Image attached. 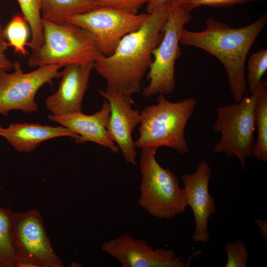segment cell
<instances>
[{
	"instance_id": "cell-16",
	"label": "cell",
	"mask_w": 267,
	"mask_h": 267,
	"mask_svg": "<svg viewBox=\"0 0 267 267\" xmlns=\"http://www.w3.org/2000/svg\"><path fill=\"white\" fill-rule=\"evenodd\" d=\"M0 135L20 152H31L41 143L50 139L69 136L76 141L80 137L77 134L62 126L53 127L32 123L11 124L1 129Z\"/></svg>"
},
{
	"instance_id": "cell-1",
	"label": "cell",
	"mask_w": 267,
	"mask_h": 267,
	"mask_svg": "<svg viewBox=\"0 0 267 267\" xmlns=\"http://www.w3.org/2000/svg\"><path fill=\"white\" fill-rule=\"evenodd\" d=\"M169 7L167 2L149 13L137 30L124 36L113 53L94 62V69L113 88L128 95L138 93L152 61V51L163 35Z\"/></svg>"
},
{
	"instance_id": "cell-21",
	"label": "cell",
	"mask_w": 267,
	"mask_h": 267,
	"mask_svg": "<svg viewBox=\"0 0 267 267\" xmlns=\"http://www.w3.org/2000/svg\"><path fill=\"white\" fill-rule=\"evenodd\" d=\"M12 214L10 209L0 206V267H15L11 235Z\"/></svg>"
},
{
	"instance_id": "cell-27",
	"label": "cell",
	"mask_w": 267,
	"mask_h": 267,
	"mask_svg": "<svg viewBox=\"0 0 267 267\" xmlns=\"http://www.w3.org/2000/svg\"><path fill=\"white\" fill-rule=\"evenodd\" d=\"M167 0H150L146 4V10L148 13L152 12L160 5L165 3Z\"/></svg>"
},
{
	"instance_id": "cell-19",
	"label": "cell",
	"mask_w": 267,
	"mask_h": 267,
	"mask_svg": "<svg viewBox=\"0 0 267 267\" xmlns=\"http://www.w3.org/2000/svg\"><path fill=\"white\" fill-rule=\"evenodd\" d=\"M21 14L27 22L31 32L28 44L31 50L39 48L44 42V31L41 16L42 0H16Z\"/></svg>"
},
{
	"instance_id": "cell-6",
	"label": "cell",
	"mask_w": 267,
	"mask_h": 267,
	"mask_svg": "<svg viewBox=\"0 0 267 267\" xmlns=\"http://www.w3.org/2000/svg\"><path fill=\"white\" fill-rule=\"evenodd\" d=\"M258 89L240 102L218 107L213 131L221 134L214 146V153L223 152L227 157L235 155L245 167L246 159L252 155L255 143L254 106Z\"/></svg>"
},
{
	"instance_id": "cell-28",
	"label": "cell",
	"mask_w": 267,
	"mask_h": 267,
	"mask_svg": "<svg viewBox=\"0 0 267 267\" xmlns=\"http://www.w3.org/2000/svg\"><path fill=\"white\" fill-rule=\"evenodd\" d=\"M259 226L260 229L261 230V234H262L264 240L267 243V221L263 220H257L255 222Z\"/></svg>"
},
{
	"instance_id": "cell-2",
	"label": "cell",
	"mask_w": 267,
	"mask_h": 267,
	"mask_svg": "<svg viewBox=\"0 0 267 267\" xmlns=\"http://www.w3.org/2000/svg\"><path fill=\"white\" fill-rule=\"evenodd\" d=\"M264 14L250 25L232 28L213 18L206 20V27L199 32L182 30L180 44L202 49L216 57L226 70L229 87L235 103L247 92L245 66L248 52L265 27Z\"/></svg>"
},
{
	"instance_id": "cell-3",
	"label": "cell",
	"mask_w": 267,
	"mask_h": 267,
	"mask_svg": "<svg viewBox=\"0 0 267 267\" xmlns=\"http://www.w3.org/2000/svg\"><path fill=\"white\" fill-rule=\"evenodd\" d=\"M157 103L145 107L140 113L139 136L134 142L139 148L166 146L184 154L189 148L185 139L187 123L193 114L196 100L189 97L181 101H169L159 94Z\"/></svg>"
},
{
	"instance_id": "cell-9",
	"label": "cell",
	"mask_w": 267,
	"mask_h": 267,
	"mask_svg": "<svg viewBox=\"0 0 267 267\" xmlns=\"http://www.w3.org/2000/svg\"><path fill=\"white\" fill-rule=\"evenodd\" d=\"M14 72L0 70V114L7 115L12 110L31 113L38 110L35 100L39 89L44 84L61 77L60 65H48L24 73L20 63L13 62Z\"/></svg>"
},
{
	"instance_id": "cell-23",
	"label": "cell",
	"mask_w": 267,
	"mask_h": 267,
	"mask_svg": "<svg viewBox=\"0 0 267 267\" xmlns=\"http://www.w3.org/2000/svg\"><path fill=\"white\" fill-rule=\"evenodd\" d=\"M266 0H167L170 6H179L191 11L193 9L202 6L210 7H229L247 2Z\"/></svg>"
},
{
	"instance_id": "cell-7",
	"label": "cell",
	"mask_w": 267,
	"mask_h": 267,
	"mask_svg": "<svg viewBox=\"0 0 267 267\" xmlns=\"http://www.w3.org/2000/svg\"><path fill=\"white\" fill-rule=\"evenodd\" d=\"M169 7L163 37L152 51L153 59L147 75L149 84L142 91L146 98L161 93L170 94L176 88L175 66L181 54L180 37L184 25L190 20L191 11L179 6Z\"/></svg>"
},
{
	"instance_id": "cell-14",
	"label": "cell",
	"mask_w": 267,
	"mask_h": 267,
	"mask_svg": "<svg viewBox=\"0 0 267 267\" xmlns=\"http://www.w3.org/2000/svg\"><path fill=\"white\" fill-rule=\"evenodd\" d=\"M58 89L45 100L51 114L61 116L82 112L83 99L87 89L94 62L64 66Z\"/></svg>"
},
{
	"instance_id": "cell-10",
	"label": "cell",
	"mask_w": 267,
	"mask_h": 267,
	"mask_svg": "<svg viewBox=\"0 0 267 267\" xmlns=\"http://www.w3.org/2000/svg\"><path fill=\"white\" fill-rule=\"evenodd\" d=\"M149 13H131L108 7L97 6L87 12L73 15L67 21L89 31L104 56L114 51L121 39L139 29Z\"/></svg>"
},
{
	"instance_id": "cell-13",
	"label": "cell",
	"mask_w": 267,
	"mask_h": 267,
	"mask_svg": "<svg viewBox=\"0 0 267 267\" xmlns=\"http://www.w3.org/2000/svg\"><path fill=\"white\" fill-rule=\"evenodd\" d=\"M211 175L210 166L203 160L194 173L184 174L181 177L187 206L190 207L194 215L195 229L192 239L195 242H206L210 238L209 220L216 211L215 202L209 192Z\"/></svg>"
},
{
	"instance_id": "cell-20",
	"label": "cell",
	"mask_w": 267,
	"mask_h": 267,
	"mask_svg": "<svg viewBox=\"0 0 267 267\" xmlns=\"http://www.w3.org/2000/svg\"><path fill=\"white\" fill-rule=\"evenodd\" d=\"M30 29L21 13L12 16L3 31L9 46L14 48L15 52L23 56L29 55L26 48L28 45Z\"/></svg>"
},
{
	"instance_id": "cell-5",
	"label": "cell",
	"mask_w": 267,
	"mask_h": 267,
	"mask_svg": "<svg viewBox=\"0 0 267 267\" xmlns=\"http://www.w3.org/2000/svg\"><path fill=\"white\" fill-rule=\"evenodd\" d=\"M157 149L155 147L142 149L138 202L152 216L170 220L183 213L188 206L185 193L180 187L178 178L157 161Z\"/></svg>"
},
{
	"instance_id": "cell-18",
	"label": "cell",
	"mask_w": 267,
	"mask_h": 267,
	"mask_svg": "<svg viewBox=\"0 0 267 267\" xmlns=\"http://www.w3.org/2000/svg\"><path fill=\"white\" fill-rule=\"evenodd\" d=\"M254 122L258 131L252 155L260 161H267V81H263L258 89L254 106Z\"/></svg>"
},
{
	"instance_id": "cell-26",
	"label": "cell",
	"mask_w": 267,
	"mask_h": 267,
	"mask_svg": "<svg viewBox=\"0 0 267 267\" xmlns=\"http://www.w3.org/2000/svg\"><path fill=\"white\" fill-rule=\"evenodd\" d=\"M9 47L4 35L3 28L0 25V70L9 71L13 68V62L8 59L5 51Z\"/></svg>"
},
{
	"instance_id": "cell-12",
	"label": "cell",
	"mask_w": 267,
	"mask_h": 267,
	"mask_svg": "<svg viewBox=\"0 0 267 267\" xmlns=\"http://www.w3.org/2000/svg\"><path fill=\"white\" fill-rule=\"evenodd\" d=\"M99 93L109 102L110 114L107 131L111 140L116 143L123 158L129 164L136 165V151L132 133L140 123V114L132 106L134 102L131 96L125 94L116 89L106 87Z\"/></svg>"
},
{
	"instance_id": "cell-25",
	"label": "cell",
	"mask_w": 267,
	"mask_h": 267,
	"mask_svg": "<svg viewBox=\"0 0 267 267\" xmlns=\"http://www.w3.org/2000/svg\"><path fill=\"white\" fill-rule=\"evenodd\" d=\"M97 6L108 7L131 13H137L139 8L150 0H91Z\"/></svg>"
},
{
	"instance_id": "cell-17",
	"label": "cell",
	"mask_w": 267,
	"mask_h": 267,
	"mask_svg": "<svg viewBox=\"0 0 267 267\" xmlns=\"http://www.w3.org/2000/svg\"><path fill=\"white\" fill-rule=\"evenodd\" d=\"M97 6L91 0H42L41 16L42 19L62 23L70 16L87 12Z\"/></svg>"
},
{
	"instance_id": "cell-11",
	"label": "cell",
	"mask_w": 267,
	"mask_h": 267,
	"mask_svg": "<svg viewBox=\"0 0 267 267\" xmlns=\"http://www.w3.org/2000/svg\"><path fill=\"white\" fill-rule=\"evenodd\" d=\"M101 250L123 267H184L182 259L170 249H154L144 240L125 233L103 242Z\"/></svg>"
},
{
	"instance_id": "cell-24",
	"label": "cell",
	"mask_w": 267,
	"mask_h": 267,
	"mask_svg": "<svg viewBox=\"0 0 267 267\" xmlns=\"http://www.w3.org/2000/svg\"><path fill=\"white\" fill-rule=\"evenodd\" d=\"M224 249L227 257L226 267H247L248 253L242 241H227Z\"/></svg>"
},
{
	"instance_id": "cell-4",
	"label": "cell",
	"mask_w": 267,
	"mask_h": 267,
	"mask_svg": "<svg viewBox=\"0 0 267 267\" xmlns=\"http://www.w3.org/2000/svg\"><path fill=\"white\" fill-rule=\"evenodd\" d=\"M42 21L44 42L39 48L32 51L28 59L30 67L86 64L104 55L94 36L88 30L68 21L55 23Z\"/></svg>"
},
{
	"instance_id": "cell-15",
	"label": "cell",
	"mask_w": 267,
	"mask_h": 267,
	"mask_svg": "<svg viewBox=\"0 0 267 267\" xmlns=\"http://www.w3.org/2000/svg\"><path fill=\"white\" fill-rule=\"evenodd\" d=\"M110 114V107L107 101H104L101 109L91 115L81 112L55 116H48L49 120L66 127L79 136L76 141L79 143L91 142L109 148L117 153L119 148L110 138L107 126Z\"/></svg>"
},
{
	"instance_id": "cell-29",
	"label": "cell",
	"mask_w": 267,
	"mask_h": 267,
	"mask_svg": "<svg viewBox=\"0 0 267 267\" xmlns=\"http://www.w3.org/2000/svg\"><path fill=\"white\" fill-rule=\"evenodd\" d=\"M2 128V127L0 126V136H1V135H0V132H1V130ZM0 188H1V187L0 186Z\"/></svg>"
},
{
	"instance_id": "cell-8",
	"label": "cell",
	"mask_w": 267,
	"mask_h": 267,
	"mask_svg": "<svg viewBox=\"0 0 267 267\" xmlns=\"http://www.w3.org/2000/svg\"><path fill=\"white\" fill-rule=\"evenodd\" d=\"M11 235L15 267L64 266L52 247L38 210L13 213Z\"/></svg>"
},
{
	"instance_id": "cell-22",
	"label": "cell",
	"mask_w": 267,
	"mask_h": 267,
	"mask_svg": "<svg viewBox=\"0 0 267 267\" xmlns=\"http://www.w3.org/2000/svg\"><path fill=\"white\" fill-rule=\"evenodd\" d=\"M267 70V50L261 49L252 53L248 61L247 84L251 93L260 86Z\"/></svg>"
}]
</instances>
